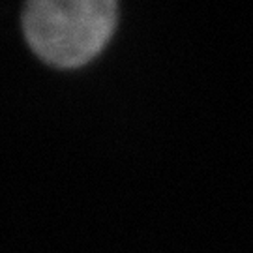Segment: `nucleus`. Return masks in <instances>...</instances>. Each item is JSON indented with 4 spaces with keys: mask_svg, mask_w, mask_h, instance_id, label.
<instances>
[{
    "mask_svg": "<svg viewBox=\"0 0 253 253\" xmlns=\"http://www.w3.org/2000/svg\"><path fill=\"white\" fill-rule=\"evenodd\" d=\"M118 21L115 0H30L23 30L34 53L56 68H79L107 45Z\"/></svg>",
    "mask_w": 253,
    "mask_h": 253,
    "instance_id": "1",
    "label": "nucleus"
}]
</instances>
